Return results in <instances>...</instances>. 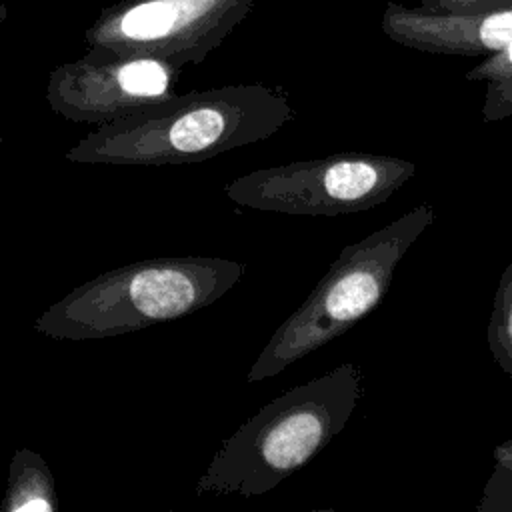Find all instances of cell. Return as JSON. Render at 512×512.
I'll use <instances>...</instances> for the list:
<instances>
[{"label":"cell","mask_w":512,"mask_h":512,"mask_svg":"<svg viewBox=\"0 0 512 512\" xmlns=\"http://www.w3.org/2000/svg\"><path fill=\"white\" fill-rule=\"evenodd\" d=\"M294 116L286 94L262 82L192 90L96 126L64 158L112 166L202 162L266 140Z\"/></svg>","instance_id":"obj_1"},{"label":"cell","mask_w":512,"mask_h":512,"mask_svg":"<svg viewBox=\"0 0 512 512\" xmlns=\"http://www.w3.org/2000/svg\"><path fill=\"white\" fill-rule=\"evenodd\" d=\"M362 394L364 374L352 362L286 390L222 442L196 492L264 496L344 430Z\"/></svg>","instance_id":"obj_2"},{"label":"cell","mask_w":512,"mask_h":512,"mask_svg":"<svg viewBox=\"0 0 512 512\" xmlns=\"http://www.w3.org/2000/svg\"><path fill=\"white\" fill-rule=\"evenodd\" d=\"M246 272L222 256H156L106 270L50 304L34 330L52 340H102L190 316Z\"/></svg>","instance_id":"obj_3"},{"label":"cell","mask_w":512,"mask_h":512,"mask_svg":"<svg viewBox=\"0 0 512 512\" xmlns=\"http://www.w3.org/2000/svg\"><path fill=\"white\" fill-rule=\"evenodd\" d=\"M434 218V206L420 204L344 246L306 300L274 330L246 380L256 384L284 372L372 312L388 292L400 260Z\"/></svg>","instance_id":"obj_4"},{"label":"cell","mask_w":512,"mask_h":512,"mask_svg":"<svg viewBox=\"0 0 512 512\" xmlns=\"http://www.w3.org/2000/svg\"><path fill=\"white\" fill-rule=\"evenodd\" d=\"M416 172L406 158L340 152L252 170L230 180V202L260 212L292 216H338L380 206Z\"/></svg>","instance_id":"obj_5"},{"label":"cell","mask_w":512,"mask_h":512,"mask_svg":"<svg viewBox=\"0 0 512 512\" xmlns=\"http://www.w3.org/2000/svg\"><path fill=\"white\" fill-rule=\"evenodd\" d=\"M258 0H120L86 28L88 50L134 54L174 66L200 64Z\"/></svg>","instance_id":"obj_6"},{"label":"cell","mask_w":512,"mask_h":512,"mask_svg":"<svg viewBox=\"0 0 512 512\" xmlns=\"http://www.w3.org/2000/svg\"><path fill=\"white\" fill-rule=\"evenodd\" d=\"M180 72L152 56L88 50L48 74L46 102L64 120L102 126L174 96Z\"/></svg>","instance_id":"obj_7"},{"label":"cell","mask_w":512,"mask_h":512,"mask_svg":"<svg viewBox=\"0 0 512 512\" xmlns=\"http://www.w3.org/2000/svg\"><path fill=\"white\" fill-rule=\"evenodd\" d=\"M380 28L392 42L418 52L490 56L512 40V6L476 12H442L388 2Z\"/></svg>","instance_id":"obj_8"},{"label":"cell","mask_w":512,"mask_h":512,"mask_svg":"<svg viewBox=\"0 0 512 512\" xmlns=\"http://www.w3.org/2000/svg\"><path fill=\"white\" fill-rule=\"evenodd\" d=\"M60 508L54 474L32 448H18L8 466L2 512H56Z\"/></svg>","instance_id":"obj_9"},{"label":"cell","mask_w":512,"mask_h":512,"mask_svg":"<svg viewBox=\"0 0 512 512\" xmlns=\"http://www.w3.org/2000/svg\"><path fill=\"white\" fill-rule=\"evenodd\" d=\"M466 80L484 82L482 120L500 122L512 116V40L498 52L484 56L466 72Z\"/></svg>","instance_id":"obj_10"},{"label":"cell","mask_w":512,"mask_h":512,"mask_svg":"<svg viewBox=\"0 0 512 512\" xmlns=\"http://www.w3.org/2000/svg\"><path fill=\"white\" fill-rule=\"evenodd\" d=\"M486 340L494 362L512 380V262L500 274Z\"/></svg>","instance_id":"obj_11"},{"label":"cell","mask_w":512,"mask_h":512,"mask_svg":"<svg viewBox=\"0 0 512 512\" xmlns=\"http://www.w3.org/2000/svg\"><path fill=\"white\" fill-rule=\"evenodd\" d=\"M492 472L482 488L476 512H512V434L492 452Z\"/></svg>","instance_id":"obj_12"},{"label":"cell","mask_w":512,"mask_h":512,"mask_svg":"<svg viewBox=\"0 0 512 512\" xmlns=\"http://www.w3.org/2000/svg\"><path fill=\"white\" fill-rule=\"evenodd\" d=\"M420 6L428 10H442V12H476V10L510 8L512 0H420Z\"/></svg>","instance_id":"obj_13"},{"label":"cell","mask_w":512,"mask_h":512,"mask_svg":"<svg viewBox=\"0 0 512 512\" xmlns=\"http://www.w3.org/2000/svg\"><path fill=\"white\" fill-rule=\"evenodd\" d=\"M6 16H8V6L4 2H0V24L6 20Z\"/></svg>","instance_id":"obj_14"},{"label":"cell","mask_w":512,"mask_h":512,"mask_svg":"<svg viewBox=\"0 0 512 512\" xmlns=\"http://www.w3.org/2000/svg\"><path fill=\"white\" fill-rule=\"evenodd\" d=\"M0 150H2V128H0Z\"/></svg>","instance_id":"obj_15"}]
</instances>
